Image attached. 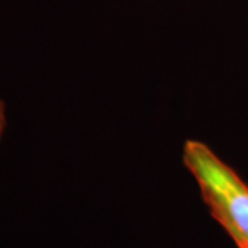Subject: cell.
<instances>
[{"label":"cell","mask_w":248,"mask_h":248,"mask_svg":"<svg viewBox=\"0 0 248 248\" xmlns=\"http://www.w3.org/2000/svg\"><path fill=\"white\" fill-rule=\"evenodd\" d=\"M6 124H7V117H6V104L3 99H0V140L4 134L6 130Z\"/></svg>","instance_id":"2"},{"label":"cell","mask_w":248,"mask_h":248,"mask_svg":"<svg viewBox=\"0 0 248 248\" xmlns=\"http://www.w3.org/2000/svg\"><path fill=\"white\" fill-rule=\"evenodd\" d=\"M184 163L210 214L239 248H248V185L205 143L187 140Z\"/></svg>","instance_id":"1"}]
</instances>
